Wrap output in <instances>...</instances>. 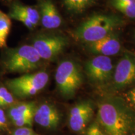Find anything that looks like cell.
<instances>
[{"label":"cell","mask_w":135,"mask_h":135,"mask_svg":"<svg viewBox=\"0 0 135 135\" xmlns=\"http://www.w3.org/2000/svg\"><path fill=\"white\" fill-rule=\"evenodd\" d=\"M97 123L106 135H128L135 125V113L117 97L106 98L98 103Z\"/></svg>","instance_id":"obj_1"},{"label":"cell","mask_w":135,"mask_h":135,"mask_svg":"<svg viewBox=\"0 0 135 135\" xmlns=\"http://www.w3.org/2000/svg\"><path fill=\"white\" fill-rule=\"evenodd\" d=\"M125 22L120 16L111 14H94L82 21L72 32L73 38L84 43L97 41L116 31Z\"/></svg>","instance_id":"obj_2"},{"label":"cell","mask_w":135,"mask_h":135,"mask_svg":"<svg viewBox=\"0 0 135 135\" xmlns=\"http://www.w3.org/2000/svg\"><path fill=\"white\" fill-rule=\"evenodd\" d=\"M43 60L32 45L5 49L0 65L6 73H30L41 66Z\"/></svg>","instance_id":"obj_3"},{"label":"cell","mask_w":135,"mask_h":135,"mask_svg":"<svg viewBox=\"0 0 135 135\" xmlns=\"http://www.w3.org/2000/svg\"><path fill=\"white\" fill-rule=\"evenodd\" d=\"M55 78L58 91L65 98L73 97L83 80L80 66L72 60H63L59 64Z\"/></svg>","instance_id":"obj_4"},{"label":"cell","mask_w":135,"mask_h":135,"mask_svg":"<svg viewBox=\"0 0 135 135\" xmlns=\"http://www.w3.org/2000/svg\"><path fill=\"white\" fill-rule=\"evenodd\" d=\"M48 81V73L45 71H39L10 79L6 81L5 84L6 88L15 97L26 98L41 91L47 85Z\"/></svg>","instance_id":"obj_5"},{"label":"cell","mask_w":135,"mask_h":135,"mask_svg":"<svg viewBox=\"0 0 135 135\" xmlns=\"http://www.w3.org/2000/svg\"><path fill=\"white\" fill-rule=\"evenodd\" d=\"M69 44L68 39L59 34H40L31 45L43 60L53 61L64 51Z\"/></svg>","instance_id":"obj_6"},{"label":"cell","mask_w":135,"mask_h":135,"mask_svg":"<svg viewBox=\"0 0 135 135\" xmlns=\"http://www.w3.org/2000/svg\"><path fill=\"white\" fill-rule=\"evenodd\" d=\"M114 66L109 57L97 55L88 61L84 65L86 75L91 81L103 83L113 77Z\"/></svg>","instance_id":"obj_7"},{"label":"cell","mask_w":135,"mask_h":135,"mask_svg":"<svg viewBox=\"0 0 135 135\" xmlns=\"http://www.w3.org/2000/svg\"><path fill=\"white\" fill-rule=\"evenodd\" d=\"M135 82V55L125 53L118 62L113 75L114 88L121 89Z\"/></svg>","instance_id":"obj_8"},{"label":"cell","mask_w":135,"mask_h":135,"mask_svg":"<svg viewBox=\"0 0 135 135\" xmlns=\"http://www.w3.org/2000/svg\"><path fill=\"white\" fill-rule=\"evenodd\" d=\"M36 106L34 101L16 102L8 108L6 116L17 128L31 127Z\"/></svg>","instance_id":"obj_9"},{"label":"cell","mask_w":135,"mask_h":135,"mask_svg":"<svg viewBox=\"0 0 135 135\" xmlns=\"http://www.w3.org/2000/svg\"><path fill=\"white\" fill-rule=\"evenodd\" d=\"M94 114L93 104L89 101H82L71 108L68 125L73 131L81 133L85 129Z\"/></svg>","instance_id":"obj_10"},{"label":"cell","mask_w":135,"mask_h":135,"mask_svg":"<svg viewBox=\"0 0 135 135\" xmlns=\"http://www.w3.org/2000/svg\"><path fill=\"white\" fill-rule=\"evenodd\" d=\"M33 120L42 128L55 130L60 125L61 115L54 104L45 102L36 106Z\"/></svg>","instance_id":"obj_11"},{"label":"cell","mask_w":135,"mask_h":135,"mask_svg":"<svg viewBox=\"0 0 135 135\" xmlns=\"http://www.w3.org/2000/svg\"><path fill=\"white\" fill-rule=\"evenodd\" d=\"M10 19L21 22L29 30H33L40 21L39 11L33 6L15 2L8 14Z\"/></svg>","instance_id":"obj_12"},{"label":"cell","mask_w":135,"mask_h":135,"mask_svg":"<svg viewBox=\"0 0 135 135\" xmlns=\"http://www.w3.org/2000/svg\"><path fill=\"white\" fill-rule=\"evenodd\" d=\"M86 48L90 53L96 56L109 57L116 55L120 51L121 48L119 35L114 32L98 41L86 44Z\"/></svg>","instance_id":"obj_13"},{"label":"cell","mask_w":135,"mask_h":135,"mask_svg":"<svg viewBox=\"0 0 135 135\" xmlns=\"http://www.w3.org/2000/svg\"><path fill=\"white\" fill-rule=\"evenodd\" d=\"M40 21L47 30L56 29L62 24V18L52 0H40L39 3Z\"/></svg>","instance_id":"obj_14"},{"label":"cell","mask_w":135,"mask_h":135,"mask_svg":"<svg viewBox=\"0 0 135 135\" xmlns=\"http://www.w3.org/2000/svg\"><path fill=\"white\" fill-rule=\"evenodd\" d=\"M64 7L73 15H81L93 6L97 0H61Z\"/></svg>","instance_id":"obj_15"},{"label":"cell","mask_w":135,"mask_h":135,"mask_svg":"<svg viewBox=\"0 0 135 135\" xmlns=\"http://www.w3.org/2000/svg\"><path fill=\"white\" fill-rule=\"evenodd\" d=\"M109 3L125 16L131 19L135 18V0H109Z\"/></svg>","instance_id":"obj_16"},{"label":"cell","mask_w":135,"mask_h":135,"mask_svg":"<svg viewBox=\"0 0 135 135\" xmlns=\"http://www.w3.org/2000/svg\"><path fill=\"white\" fill-rule=\"evenodd\" d=\"M11 28V20L9 16L0 9V48H6L7 46Z\"/></svg>","instance_id":"obj_17"},{"label":"cell","mask_w":135,"mask_h":135,"mask_svg":"<svg viewBox=\"0 0 135 135\" xmlns=\"http://www.w3.org/2000/svg\"><path fill=\"white\" fill-rule=\"evenodd\" d=\"M0 94L1 97V108H9L16 103L14 95L6 88V86H0Z\"/></svg>","instance_id":"obj_18"},{"label":"cell","mask_w":135,"mask_h":135,"mask_svg":"<svg viewBox=\"0 0 135 135\" xmlns=\"http://www.w3.org/2000/svg\"><path fill=\"white\" fill-rule=\"evenodd\" d=\"M86 135H106L97 121H94L88 128Z\"/></svg>","instance_id":"obj_19"},{"label":"cell","mask_w":135,"mask_h":135,"mask_svg":"<svg viewBox=\"0 0 135 135\" xmlns=\"http://www.w3.org/2000/svg\"><path fill=\"white\" fill-rule=\"evenodd\" d=\"M11 135H40L31 129V127L17 128L11 133Z\"/></svg>","instance_id":"obj_20"},{"label":"cell","mask_w":135,"mask_h":135,"mask_svg":"<svg viewBox=\"0 0 135 135\" xmlns=\"http://www.w3.org/2000/svg\"><path fill=\"white\" fill-rule=\"evenodd\" d=\"M7 116L2 108H0V129H5L7 126Z\"/></svg>","instance_id":"obj_21"},{"label":"cell","mask_w":135,"mask_h":135,"mask_svg":"<svg viewBox=\"0 0 135 135\" xmlns=\"http://www.w3.org/2000/svg\"><path fill=\"white\" fill-rule=\"evenodd\" d=\"M126 99L129 103L135 106V87L126 94Z\"/></svg>","instance_id":"obj_22"},{"label":"cell","mask_w":135,"mask_h":135,"mask_svg":"<svg viewBox=\"0 0 135 135\" xmlns=\"http://www.w3.org/2000/svg\"><path fill=\"white\" fill-rule=\"evenodd\" d=\"M0 108H1V94H0Z\"/></svg>","instance_id":"obj_23"},{"label":"cell","mask_w":135,"mask_h":135,"mask_svg":"<svg viewBox=\"0 0 135 135\" xmlns=\"http://www.w3.org/2000/svg\"><path fill=\"white\" fill-rule=\"evenodd\" d=\"M134 39H135V33H134Z\"/></svg>","instance_id":"obj_24"},{"label":"cell","mask_w":135,"mask_h":135,"mask_svg":"<svg viewBox=\"0 0 135 135\" xmlns=\"http://www.w3.org/2000/svg\"><path fill=\"white\" fill-rule=\"evenodd\" d=\"M133 135H135V134H133Z\"/></svg>","instance_id":"obj_25"},{"label":"cell","mask_w":135,"mask_h":135,"mask_svg":"<svg viewBox=\"0 0 135 135\" xmlns=\"http://www.w3.org/2000/svg\"><path fill=\"white\" fill-rule=\"evenodd\" d=\"M134 55H135V54H134Z\"/></svg>","instance_id":"obj_26"}]
</instances>
